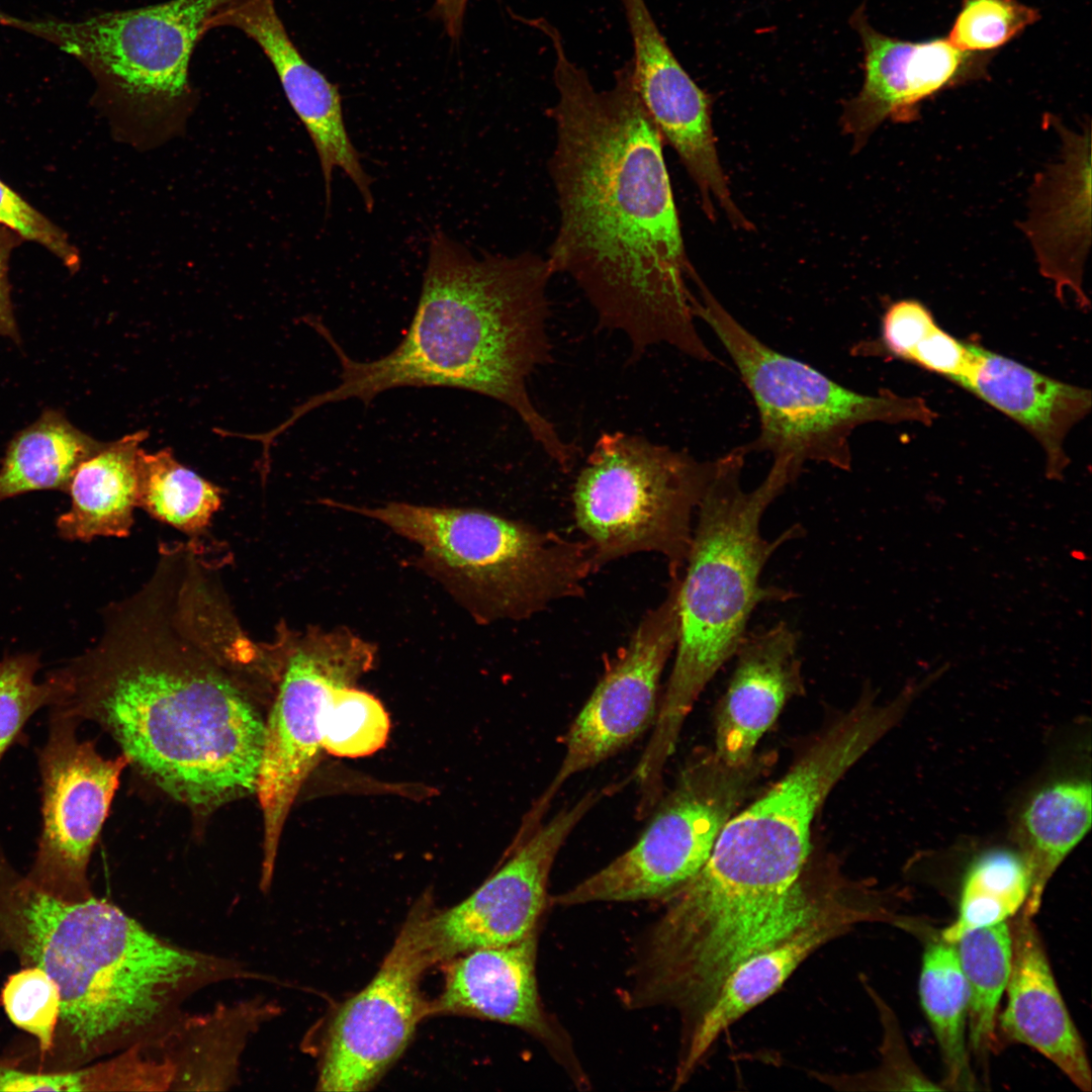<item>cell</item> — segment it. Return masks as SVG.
<instances>
[{"label":"cell","instance_id":"1","mask_svg":"<svg viewBox=\"0 0 1092 1092\" xmlns=\"http://www.w3.org/2000/svg\"><path fill=\"white\" fill-rule=\"evenodd\" d=\"M224 562L164 545L150 578L105 609L103 630L50 672L58 708L100 724L161 790L196 809L255 793L264 725L249 685L274 682L271 641L243 629Z\"/></svg>","mask_w":1092,"mask_h":1092},{"label":"cell","instance_id":"2","mask_svg":"<svg viewBox=\"0 0 1092 1092\" xmlns=\"http://www.w3.org/2000/svg\"><path fill=\"white\" fill-rule=\"evenodd\" d=\"M555 144L549 173L559 223L548 257L570 276L599 324L623 332L632 356L667 344L717 362L694 324L698 275L686 254L662 140L634 89L630 63L597 90L554 26Z\"/></svg>","mask_w":1092,"mask_h":1092},{"label":"cell","instance_id":"3","mask_svg":"<svg viewBox=\"0 0 1092 1092\" xmlns=\"http://www.w3.org/2000/svg\"><path fill=\"white\" fill-rule=\"evenodd\" d=\"M552 275L548 260L532 252L478 258L435 233L413 321L390 353L354 360L320 320L306 318L338 358L340 383L295 407L290 422L330 402L357 398L368 404L392 388L463 389L511 407L547 455L568 470L574 448L535 407L527 387L529 376L550 359Z\"/></svg>","mask_w":1092,"mask_h":1092},{"label":"cell","instance_id":"4","mask_svg":"<svg viewBox=\"0 0 1092 1092\" xmlns=\"http://www.w3.org/2000/svg\"><path fill=\"white\" fill-rule=\"evenodd\" d=\"M0 952L37 966L58 984L61 1016L42 1071L84 1067L168 1026L196 978L193 952L93 895L53 896L0 846Z\"/></svg>","mask_w":1092,"mask_h":1092},{"label":"cell","instance_id":"5","mask_svg":"<svg viewBox=\"0 0 1092 1092\" xmlns=\"http://www.w3.org/2000/svg\"><path fill=\"white\" fill-rule=\"evenodd\" d=\"M746 455L740 446L715 460L698 506L685 574L678 578L673 665L642 753L656 765L665 764L674 752L686 718L709 681L735 655L755 608L794 597L760 580L771 555L802 534L798 525L772 540L760 531L764 512L793 481L771 466L758 486L744 490L740 481Z\"/></svg>","mask_w":1092,"mask_h":1092},{"label":"cell","instance_id":"6","mask_svg":"<svg viewBox=\"0 0 1092 1092\" xmlns=\"http://www.w3.org/2000/svg\"><path fill=\"white\" fill-rule=\"evenodd\" d=\"M323 504L378 521L418 545L420 567L479 623L523 620L575 597L595 570L586 543L480 509Z\"/></svg>","mask_w":1092,"mask_h":1092},{"label":"cell","instance_id":"7","mask_svg":"<svg viewBox=\"0 0 1092 1092\" xmlns=\"http://www.w3.org/2000/svg\"><path fill=\"white\" fill-rule=\"evenodd\" d=\"M696 289L694 316L718 337L758 411L759 434L744 445L747 454L768 452L772 464L796 478L808 461L849 470V438L856 427L873 422L928 426L937 417L918 396L890 390L862 394L840 385L765 345L722 306L701 278Z\"/></svg>","mask_w":1092,"mask_h":1092},{"label":"cell","instance_id":"8","mask_svg":"<svg viewBox=\"0 0 1092 1092\" xmlns=\"http://www.w3.org/2000/svg\"><path fill=\"white\" fill-rule=\"evenodd\" d=\"M714 468L715 460L700 461L641 436L603 434L573 490L575 521L594 568L655 552L666 558L671 578L679 577Z\"/></svg>","mask_w":1092,"mask_h":1092},{"label":"cell","instance_id":"9","mask_svg":"<svg viewBox=\"0 0 1092 1092\" xmlns=\"http://www.w3.org/2000/svg\"><path fill=\"white\" fill-rule=\"evenodd\" d=\"M275 697L264 725L255 793L263 814L261 885L271 883L281 833L295 798L323 750L324 712L332 689L371 670L376 646L347 628L276 626Z\"/></svg>","mask_w":1092,"mask_h":1092},{"label":"cell","instance_id":"10","mask_svg":"<svg viewBox=\"0 0 1092 1092\" xmlns=\"http://www.w3.org/2000/svg\"><path fill=\"white\" fill-rule=\"evenodd\" d=\"M763 760L730 766L700 752L682 768L628 850L569 890L560 906L669 898L706 863L725 824L754 788Z\"/></svg>","mask_w":1092,"mask_h":1092},{"label":"cell","instance_id":"11","mask_svg":"<svg viewBox=\"0 0 1092 1092\" xmlns=\"http://www.w3.org/2000/svg\"><path fill=\"white\" fill-rule=\"evenodd\" d=\"M228 1L169 0L71 21L0 12V24L73 56L117 100L139 109L164 108L188 96L194 49L209 17Z\"/></svg>","mask_w":1092,"mask_h":1092},{"label":"cell","instance_id":"12","mask_svg":"<svg viewBox=\"0 0 1092 1092\" xmlns=\"http://www.w3.org/2000/svg\"><path fill=\"white\" fill-rule=\"evenodd\" d=\"M79 720L51 708L48 737L38 752L41 829L26 877L47 893L70 901L92 896L87 871L115 792L128 763L103 757L77 735Z\"/></svg>","mask_w":1092,"mask_h":1092},{"label":"cell","instance_id":"13","mask_svg":"<svg viewBox=\"0 0 1092 1092\" xmlns=\"http://www.w3.org/2000/svg\"><path fill=\"white\" fill-rule=\"evenodd\" d=\"M671 579L665 599L644 616L570 725L562 762L523 818L518 841L541 825L565 782L614 756L653 725L660 678L677 640L678 578Z\"/></svg>","mask_w":1092,"mask_h":1092},{"label":"cell","instance_id":"14","mask_svg":"<svg viewBox=\"0 0 1092 1092\" xmlns=\"http://www.w3.org/2000/svg\"><path fill=\"white\" fill-rule=\"evenodd\" d=\"M429 906H417L379 971L339 1009L330 1027L317 1081L322 1091H363L399 1058L431 1013L421 992L436 963L427 936Z\"/></svg>","mask_w":1092,"mask_h":1092},{"label":"cell","instance_id":"15","mask_svg":"<svg viewBox=\"0 0 1092 1092\" xmlns=\"http://www.w3.org/2000/svg\"><path fill=\"white\" fill-rule=\"evenodd\" d=\"M592 791L508 850L505 863L458 905L429 912L428 940L436 963L471 950L508 945L538 930L555 858L573 829L602 799Z\"/></svg>","mask_w":1092,"mask_h":1092},{"label":"cell","instance_id":"16","mask_svg":"<svg viewBox=\"0 0 1092 1092\" xmlns=\"http://www.w3.org/2000/svg\"><path fill=\"white\" fill-rule=\"evenodd\" d=\"M620 3L633 46L629 63L634 89L662 142L679 157L710 219H715L716 201L734 228L751 230L731 196L718 158L709 97L673 55L645 0Z\"/></svg>","mask_w":1092,"mask_h":1092},{"label":"cell","instance_id":"17","mask_svg":"<svg viewBox=\"0 0 1092 1092\" xmlns=\"http://www.w3.org/2000/svg\"><path fill=\"white\" fill-rule=\"evenodd\" d=\"M863 48L860 91L842 111L843 131L858 152L886 120L909 123L920 118L922 102L942 91L987 79L994 52L974 53L945 38L911 42L875 29L863 6L850 17Z\"/></svg>","mask_w":1092,"mask_h":1092},{"label":"cell","instance_id":"18","mask_svg":"<svg viewBox=\"0 0 1092 1092\" xmlns=\"http://www.w3.org/2000/svg\"><path fill=\"white\" fill-rule=\"evenodd\" d=\"M898 920L889 896L852 882L812 920L742 962L725 980L695 1029L681 1041L674 1086L680 1087L690 1079L726 1028L776 993L823 944L859 923Z\"/></svg>","mask_w":1092,"mask_h":1092},{"label":"cell","instance_id":"19","mask_svg":"<svg viewBox=\"0 0 1092 1092\" xmlns=\"http://www.w3.org/2000/svg\"><path fill=\"white\" fill-rule=\"evenodd\" d=\"M221 26L244 32L274 68L289 104L316 150L326 203L331 202L334 171L340 168L355 184L366 209L371 210V180L347 131L339 88L301 55L277 13L275 1L229 0L209 17L206 29Z\"/></svg>","mask_w":1092,"mask_h":1092},{"label":"cell","instance_id":"20","mask_svg":"<svg viewBox=\"0 0 1092 1092\" xmlns=\"http://www.w3.org/2000/svg\"><path fill=\"white\" fill-rule=\"evenodd\" d=\"M538 930L503 946L458 957L447 969L443 992L431 1013H451L496 1021L522 1029L542 1043L583 1084L585 1077L571 1042L542 1002L536 976Z\"/></svg>","mask_w":1092,"mask_h":1092},{"label":"cell","instance_id":"21","mask_svg":"<svg viewBox=\"0 0 1092 1092\" xmlns=\"http://www.w3.org/2000/svg\"><path fill=\"white\" fill-rule=\"evenodd\" d=\"M1061 139L1060 157L1037 173L1030 187L1028 212L1019 223L1028 239L1041 275L1052 281L1058 298L1069 290L1079 307L1090 300L1083 289L1084 266L1091 244V135L1050 116Z\"/></svg>","mask_w":1092,"mask_h":1092},{"label":"cell","instance_id":"22","mask_svg":"<svg viewBox=\"0 0 1092 1092\" xmlns=\"http://www.w3.org/2000/svg\"><path fill=\"white\" fill-rule=\"evenodd\" d=\"M1010 929L1012 962L1006 1005L997 1018L998 1036L1031 1048L1088 1092L1092 1074L1085 1043L1058 987L1033 917L1020 910Z\"/></svg>","mask_w":1092,"mask_h":1092},{"label":"cell","instance_id":"23","mask_svg":"<svg viewBox=\"0 0 1092 1092\" xmlns=\"http://www.w3.org/2000/svg\"><path fill=\"white\" fill-rule=\"evenodd\" d=\"M798 647V633L786 622L744 637L716 717L714 753L724 763L750 762L788 699L802 691Z\"/></svg>","mask_w":1092,"mask_h":1092},{"label":"cell","instance_id":"24","mask_svg":"<svg viewBox=\"0 0 1092 1092\" xmlns=\"http://www.w3.org/2000/svg\"><path fill=\"white\" fill-rule=\"evenodd\" d=\"M973 362L959 384L1019 424L1045 453V475L1060 479L1069 465L1064 441L1091 408V391L1041 374L973 344Z\"/></svg>","mask_w":1092,"mask_h":1092},{"label":"cell","instance_id":"25","mask_svg":"<svg viewBox=\"0 0 1092 1092\" xmlns=\"http://www.w3.org/2000/svg\"><path fill=\"white\" fill-rule=\"evenodd\" d=\"M1091 820V781L1083 774L1054 777L1022 802L1012 834L1015 847L1031 871V888L1023 913L1034 917L1038 912L1048 884L1086 836Z\"/></svg>","mask_w":1092,"mask_h":1092},{"label":"cell","instance_id":"26","mask_svg":"<svg viewBox=\"0 0 1092 1092\" xmlns=\"http://www.w3.org/2000/svg\"><path fill=\"white\" fill-rule=\"evenodd\" d=\"M144 430L103 443L83 461L69 484L71 506L57 519L61 538L89 542L129 535L138 507V461Z\"/></svg>","mask_w":1092,"mask_h":1092},{"label":"cell","instance_id":"27","mask_svg":"<svg viewBox=\"0 0 1092 1092\" xmlns=\"http://www.w3.org/2000/svg\"><path fill=\"white\" fill-rule=\"evenodd\" d=\"M103 443L48 408L9 442L0 466V503L35 490L67 491L79 465Z\"/></svg>","mask_w":1092,"mask_h":1092},{"label":"cell","instance_id":"28","mask_svg":"<svg viewBox=\"0 0 1092 1092\" xmlns=\"http://www.w3.org/2000/svg\"><path fill=\"white\" fill-rule=\"evenodd\" d=\"M918 992L943 1065V1089H976L968 1046L966 981L954 943L939 934L925 943Z\"/></svg>","mask_w":1092,"mask_h":1092},{"label":"cell","instance_id":"29","mask_svg":"<svg viewBox=\"0 0 1092 1092\" xmlns=\"http://www.w3.org/2000/svg\"><path fill=\"white\" fill-rule=\"evenodd\" d=\"M968 994V1046L986 1072L990 1055L1000 1044L998 1007L1012 962L1010 925L1000 922L975 929L954 943Z\"/></svg>","mask_w":1092,"mask_h":1092},{"label":"cell","instance_id":"30","mask_svg":"<svg viewBox=\"0 0 1092 1092\" xmlns=\"http://www.w3.org/2000/svg\"><path fill=\"white\" fill-rule=\"evenodd\" d=\"M1030 888L1029 864L1016 847L980 850L964 872L957 916L939 936L956 943L970 931L1007 921L1022 909Z\"/></svg>","mask_w":1092,"mask_h":1092},{"label":"cell","instance_id":"31","mask_svg":"<svg viewBox=\"0 0 1092 1092\" xmlns=\"http://www.w3.org/2000/svg\"><path fill=\"white\" fill-rule=\"evenodd\" d=\"M220 505L221 489L182 465L170 448L140 450L138 507L150 516L195 538Z\"/></svg>","mask_w":1092,"mask_h":1092},{"label":"cell","instance_id":"32","mask_svg":"<svg viewBox=\"0 0 1092 1092\" xmlns=\"http://www.w3.org/2000/svg\"><path fill=\"white\" fill-rule=\"evenodd\" d=\"M354 685H336L324 712L323 750L336 756H367L388 739L390 721L383 705Z\"/></svg>","mask_w":1092,"mask_h":1092},{"label":"cell","instance_id":"33","mask_svg":"<svg viewBox=\"0 0 1092 1092\" xmlns=\"http://www.w3.org/2000/svg\"><path fill=\"white\" fill-rule=\"evenodd\" d=\"M0 998L10 1021L36 1038L39 1064L55 1044L62 1005L58 984L41 968L23 966L7 978Z\"/></svg>","mask_w":1092,"mask_h":1092},{"label":"cell","instance_id":"34","mask_svg":"<svg viewBox=\"0 0 1092 1092\" xmlns=\"http://www.w3.org/2000/svg\"><path fill=\"white\" fill-rule=\"evenodd\" d=\"M864 987L877 1007L883 1026L880 1066L850 1076L816 1073V1079L840 1090H942L913 1062L895 1014L887 1003L870 985L864 983Z\"/></svg>","mask_w":1092,"mask_h":1092},{"label":"cell","instance_id":"35","mask_svg":"<svg viewBox=\"0 0 1092 1092\" xmlns=\"http://www.w3.org/2000/svg\"><path fill=\"white\" fill-rule=\"evenodd\" d=\"M40 665L37 653L0 661V760L35 712L60 702V687L50 674L42 682L35 681Z\"/></svg>","mask_w":1092,"mask_h":1092},{"label":"cell","instance_id":"36","mask_svg":"<svg viewBox=\"0 0 1092 1092\" xmlns=\"http://www.w3.org/2000/svg\"><path fill=\"white\" fill-rule=\"evenodd\" d=\"M1039 18L1036 9L1018 0H962L946 38L962 51L994 52Z\"/></svg>","mask_w":1092,"mask_h":1092},{"label":"cell","instance_id":"37","mask_svg":"<svg viewBox=\"0 0 1092 1092\" xmlns=\"http://www.w3.org/2000/svg\"><path fill=\"white\" fill-rule=\"evenodd\" d=\"M0 223L52 253L71 271L79 254L67 234L0 179Z\"/></svg>","mask_w":1092,"mask_h":1092},{"label":"cell","instance_id":"38","mask_svg":"<svg viewBox=\"0 0 1092 1092\" xmlns=\"http://www.w3.org/2000/svg\"><path fill=\"white\" fill-rule=\"evenodd\" d=\"M936 325L931 311L924 304L914 299H902L886 309L880 339L859 343L853 350L859 355H887L907 361L916 346Z\"/></svg>","mask_w":1092,"mask_h":1092},{"label":"cell","instance_id":"39","mask_svg":"<svg viewBox=\"0 0 1092 1092\" xmlns=\"http://www.w3.org/2000/svg\"><path fill=\"white\" fill-rule=\"evenodd\" d=\"M972 343L963 342L936 325L907 359L927 371L960 384L973 362Z\"/></svg>","mask_w":1092,"mask_h":1092},{"label":"cell","instance_id":"40","mask_svg":"<svg viewBox=\"0 0 1092 1092\" xmlns=\"http://www.w3.org/2000/svg\"><path fill=\"white\" fill-rule=\"evenodd\" d=\"M22 241L18 234L0 223V336L16 343L20 342V336L11 302L8 273L11 255Z\"/></svg>","mask_w":1092,"mask_h":1092},{"label":"cell","instance_id":"41","mask_svg":"<svg viewBox=\"0 0 1092 1092\" xmlns=\"http://www.w3.org/2000/svg\"><path fill=\"white\" fill-rule=\"evenodd\" d=\"M469 0H435L432 15L440 20L447 35L457 41L463 27L464 14Z\"/></svg>","mask_w":1092,"mask_h":1092}]
</instances>
